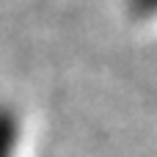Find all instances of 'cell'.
I'll use <instances>...</instances> for the list:
<instances>
[{
  "instance_id": "6da1fadb",
  "label": "cell",
  "mask_w": 157,
  "mask_h": 157,
  "mask_svg": "<svg viewBox=\"0 0 157 157\" xmlns=\"http://www.w3.org/2000/svg\"><path fill=\"white\" fill-rule=\"evenodd\" d=\"M14 141H17V124L14 116L0 110V157H11L14 155Z\"/></svg>"
}]
</instances>
